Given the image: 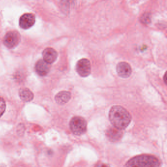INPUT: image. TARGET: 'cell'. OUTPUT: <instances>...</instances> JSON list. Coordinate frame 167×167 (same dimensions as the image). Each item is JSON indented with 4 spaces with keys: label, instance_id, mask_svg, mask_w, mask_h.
<instances>
[{
    "label": "cell",
    "instance_id": "cell-14",
    "mask_svg": "<svg viewBox=\"0 0 167 167\" xmlns=\"http://www.w3.org/2000/svg\"><path fill=\"white\" fill-rule=\"evenodd\" d=\"M140 21L144 24H149L151 22V14L149 13H144L141 17Z\"/></svg>",
    "mask_w": 167,
    "mask_h": 167
},
{
    "label": "cell",
    "instance_id": "cell-3",
    "mask_svg": "<svg viewBox=\"0 0 167 167\" xmlns=\"http://www.w3.org/2000/svg\"><path fill=\"white\" fill-rule=\"evenodd\" d=\"M70 127L75 135H82L87 130V122L84 118L75 116L71 119Z\"/></svg>",
    "mask_w": 167,
    "mask_h": 167
},
{
    "label": "cell",
    "instance_id": "cell-9",
    "mask_svg": "<svg viewBox=\"0 0 167 167\" xmlns=\"http://www.w3.org/2000/svg\"><path fill=\"white\" fill-rule=\"evenodd\" d=\"M43 60L50 64L55 62L57 58V51L51 48H47L44 50L42 53Z\"/></svg>",
    "mask_w": 167,
    "mask_h": 167
},
{
    "label": "cell",
    "instance_id": "cell-6",
    "mask_svg": "<svg viewBox=\"0 0 167 167\" xmlns=\"http://www.w3.org/2000/svg\"><path fill=\"white\" fill-rule=\"evenodd\" d=\"M35 22L36 17L33 14L25 13L20 18V27L23 29H28L34 26Z\"/></svg>",
    "mask_w": 167,
    "mask_h": 167
},
{
    "label": "cell",
    "instance_id": "cell-16",
    "mask_svg": "<svg viewBox=\"0 0 167 167\" xmlns=\"http://www.w3.org/2000/svg\"><path fill=\"white\" fill-rule=\"evenodd\" d=\"M164 81L165 82L166 84V81H167V77H166V74H165V76H164Z\"/></svg>",
    "mask_w": 167,
    "mask_h": 167
},
{
    "label": "cell",
    "instance_id": "cell-7",
    "mask_svg": "<svg viewBox=\"0 0 167 167\" xmlns=\"http://www.w3.org/2000/svg\"><path fill=\"white\" fill-rule=\"evenodd\" d=\"M116 71L120 77L127 78L129 77L131 74L132 69L128 63L120 62L117 65Z\"/></svg>",
    "mask_w": 167,
    "mask_h": 167
},
{
    "label": "cell",
    "instance_id": "cell-15",
    "mask_svg": "<svg viewBox=\"0 0 167 167\" xmlns=\"http://www.w3.org/2000/svg\"><path fill=\"white\" fill-rule=\"evenodd\" d=\"M6 109V103L3 98L0 97V117L5 113Z\"/></svg>",
    "mask_w": 167,
    "mask_h": 167
},
{
    "label": "cell",
    "instance_id": "cell-11",
    "mask_svg": "<svg viewBox=\"0 0 167 167\" xmlns=\"http://www.w3.org/2000/svg\"><path fill=\"white\" fill-rule=\"evenodd\" d=\"M71 98V93L69 92L66 91L60 92L55 97V100L56 103L60 105L66 104Z\"/></svg>",
    "mask_w": 167,
    "mask_h": 167
},
{
    "label": "cell",
    "instance_id": "cell-8",
    "mask_svg": "<svg viewBox=\"0 0 167 167\" xmlns=\"http://www.w3.org/2000/svg\"><path fill=\"white\" fill-rule=\"evenodd\" d=\"M123 135V130L114 126L108 128L106 131V137L111 142H117L120 140Z\"/></svg>",
    "mask_w": 167,
    "mask_h": 167
},
{
    "label": "cell",
    "instance_id": "cell-2",
    "mask_svg": "<svg viewBox=\"0 0 167 167\" xmlns=\"http://www.w3.org/2000/svg\"><path fill=\"white\" fill-rule=\"evenodd\" d=\"M157 158L151 155H143L136 156L130 159L125 165L127 167H155L160 166Z\"/></svg>",
    "mask_w": 167,
    "mask_h": 167
},
{
    "label": "cell",
    "instance_id": "cell-10",
    "mask_svg": "<svg viewBox=\"0 0 167 167\" xmlns=\"http://www.w3.org/2000/svg\"><path fill=\"white\" fill-rule=\"evenodd\" d=\"M50 64L44 60H39L36 64V70L37 74L41 76H45L50 71Z\"/></svg>",
    "mask_w": 167,
    "mask_h": 167
},
{
    "label": "cell",
    "instance_id": "cell-12",
    "mask_svg": "<svg viewBox=\"0 0 167 167\" xmlns=\"http://www.w3.org/2000/svg\"><path fill=\"white\" fill-rule=\"evenodd\" d=\"M19 96L23 101L29 102L34 98V94L29 89L25 88L20 89L19 92Z\"/></svg>",
    "mask_w": 167,
    "mask_h": 167
},
{
    "label": "cell",
    "instance_id": "cell-5",
    "mask_svg": "<svg viewBox=\"0 0 167 167\" xmlns=\"http://www.w3.org/2000/svg\"><path fill=\"white\" fill-rule=\"evenodd\" d=\"M77 72L82 77H87L90 75L91 70V63L86 58H82L77 61L76 65Z\"/></svg>",
    "mask_w": 167,
    "mask_h": 167
},
{
    "label": "cell",
    "instance_id": "cell-1",
    "mask_svg": "<svg viewBox=\"0 0 167 167\" xmlns=\"http://www.w3.org/2000/svg\"><path fill=\"white\" fill-rule=\"evenodd\" d=\"M109 119L113 126L124 130L129 125L131 116L127 109L120 105H114L109 113Z\"/></svg>",
    "mask_w": 167,
    "mask_h": 167
},
{
    "label": "cell",
    "instance_id": "cell-13",
    "mask_svg": "<svg viewBox=\"0 0 167 167\" xmlns=\"http://www.w3.org/2000/svg\"><path fill=\"white\" fill-rule=\"evenodd\" d=\"M75 0H60V5L63 10L68 12L74 5Z\"/></svg>",
    "mask_w": 167,
    "mask_h": 167
},
{
    "label": "cell",
    "instance_id": "cell-4",
    "mask_svg": "<svg viewBox=\"0 0 167 167\" xmlns=\"http://www.w3.org/2000/svg\"><path fill=\"white\" fill-rule=\"evenodd\" d=\"M21 36L16 31H10L5 35L3 38L4 45L9 49L14 48L20 42Z\"/></svg>",
    "mask_w": 167,
    "mask_h": 167
}]
</instances>
